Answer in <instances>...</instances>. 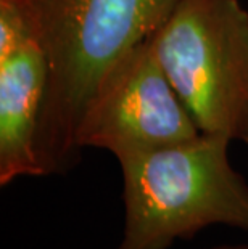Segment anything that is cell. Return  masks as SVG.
<instances>
[{
  "mask_svg": "<svg viewBox=\"0 0 248 249\" xmlns=\"http://www.w3.org/2000/svg\"><path fill=\"white\" fill-rule=\"evenodd\" d=\"M150 39L200 132L248 145V10L240 0H181Z\"/></svg>",
  "mask_w": 248,
  "mask_h": 249,
  "instance_id": "3",
  "label": "cell"
},
{
  "mask_svg": "<svg viewBox=\"0 0 248 249\" xmlns=\"http://www.w3.org/2000/svg\"><path fill=\"white\" fill-rule=\"evenodd\" d=\"M202 134L147 39L98 79L84 107L76 140L116 160L193 140Z\"/></svg>",
  "mask_w": 248,
  "mask_h": 249,
  "instance_id": "4",
  "label": "cell"
},
{
  "mask_svg": "<svg viewBox=\"0 0 248 249\" xmlns=\"http://www.w3.org/2000/svg\"><path fill=\"white\" fill-rule=\"evenodd\" d=\"M203 249H248V245H218V246L203 248Z\"/></svg>",
  "mask_w": 248,
  "mask_h": 249,
  "instance_id": "6",
  "label": "cell"
},
{
  "mask_svg": "<svg viewBox=\"0 0 248 249\" xmlns=\"http://www.w3.org/2000/svg\"><path fill=\"white\" fill-rule=\"evenodd\" d=\"M47 86V58L38 36L0 58V185L40 177L36 155Z\"/></svg>",
  "mask_w": 248,
  "mask_h": 249,
  "instance_id": "5",
  "label": "cell"
},
{
  "mask_svg": "<svg viewBox=\"0 0 248 249\" xmlns=\"http://www.w3.org/2000/svg\"><path fill=\"white\" fill-rule=\"evenodd\" d=\"M230 140L197 139L119 160L124 229L116 249H170L211 225L248 231V182Z\"/></svg>",
  "mask_w": 248,
  "mask_h": 249,
  "instance_id": "2",
  "label": "cell"
},
{
  "mask_svg": "<svg viewBox=\"0 0 248 249\" xmlns=\"http://www.w3.org/2000/svg\"><path fill=\"white\" fill-rule=\"evenodd\" d=\"M10 2H17V3H21V5H29L36 2V0H10Z\"/></svg>",
  "mask_w": 248,
  "mask_h": 249,
  "instance_id": "7",
  "label": "cell"
},
{
  "mask_svg": "<svg viewBox=\"0 0 248 249\" xmlns=\"http://www.w3.org/2000/svg\"><path fill=\"white\" fill-rule=\"evenodd\" d=\"M181 0H36L24 5L47 58L36 155L42 176L81 161L76 134L98 79L156 33Z\"/></svg>",
  "mask_w": 248,
  "mask_h": 249,
  "instance_id": "1",
  "label": "cell"
}]
</instances>
